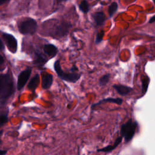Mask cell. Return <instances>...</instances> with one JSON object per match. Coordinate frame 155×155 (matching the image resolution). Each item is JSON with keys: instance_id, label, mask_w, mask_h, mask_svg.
<instances>
[{"instance_id": "obj_1", "label": "cell", "mask_w": 155, "mask_h": 155, "mask_svg": "<svg viewBox=\"0 0 155 155\" xmlns=\"http://www.w3.org/2000/svg\"><path fill=\"white\" fill-rule=\"evenodd\" d=\"M15 91L14 82L8 74L0 75V101L8 99Z\"/></svg>"}, {"instance_id": "obj_2", "label": "cell", "mask_w": 155, "mask_h": 155, "mask_svg": "<svg viewBox=\"0 0 155 155\" xmlns=\"http://www.w3.org/2000/svg\"><path fill=\"white\" fill-rule=\"evenodd\" d=\"M138 124L137 121H133L131 118L123 124L120 127V136L124 139L125 143L130 142L135 135Z\"/></svg>"}, {"instance_id": "obj_3", "label": "cell", "mask_w": 155, "mask_h": 155, "mask_svg": "<svg viewBox=\"0 0 155 155\" xmlns=\"http://www.w3.org/2000/svg\"><path fill=\"white\" fill-rule=\"evenodd\" d=\"M54 70L58 76L62 81H66L67 82L76 83L81 78V75L79 73L75 72H65L62 69L60 61L56 60L53 65Z\"/></svg>"}, {"instance_id": "obj_4", "label": "cell", "mask_w": 155, "mask_h": 155, "mask_svg": "<svg viewBox=\"0 0 155 155\" xmlns=\"http://www.w3.org/2000/svg\"><path fill=\"white\" fill-rule=\"evenodd\" d=\"M37 22L33 18H27L19 25V31L24 35L33 34L37 30Z\"/></svg>"}, {"instance_id": "obj_5", "label": "cell", "mask_w": 155, "mask_h": 155, "mask_svg": "<svg viewBox=\"0 0 155 155\" xmlns=\"http://www.w3.org/2000/svg\"><path fill=\"white\" fill-rule=\"evenodd\" d=\"M31 73V68L30 67L27 68L25 70L21 71L18 77L17 81V89L21 90L25 85L27 84L28 80Z\"/></svg>"}, {"instance_id": "obj_6", "label": "cell", "mask_w": 155, "mask_h": 155, "mask_svg": "<svg viewBox=\"0 0 155 155\" xmlns=\"http://www.w3.org/2000/svg\"><path fill=\"white\" fill-rule=\"evenodd\" d=\"M3 38L7 44L8 50L12 53H15L18 48V42L16 38L13 35L8 33L3 34Z\"/></svg>"}, {"instance_id": "obj_7", "label": "cell", "mask_w": 155, "mask_h": 155, "mask_svg": "<svg viewBox=\"0 0 155 155\" xmlns=\"http://www.w3.org/2000/svg\"><path fill=\"white\" fill-rule=\"evenodd\" d=\"M71 27V25L68 22H63L58 25L54 28V31L53 33L52 36L56 38H59L65 35L69 28Z\"/></svg>"}, {"instance_id": "obj_8", "label": "cell", "mask_w": 155, "mask_h": 155, "mask_svg": "<svg viewBox=\"0 0 155 155\" xmlns=\"http://www.w3.org/2000/svg\"><path fill=\"white\" fill-rule=\"evenodd\" d=\"M105 103H113L117 104L118 105H121L123 103V99L120 97H107L102 99L97 103H94L91 105V110H94V108L99 105H101Z\"/></svg>"}, {"instance_id": "obj_9", "label": "cell", "mask_w": 155, "mask_h": 155, "mask_svg": "<svg viewBox=\"0 0 155 155\" xmlns=\"http://www.w3.org/2000/svg\"><path fill=\"white\" fill-rule=\"evenodd\" d=\"M42 88L44 90L50 88L53 82V76L51 74L44 72L42 73Z\"/></svg>"}, {"instance_id": "obj_10", "label": "cell", "mask_w": 155, "mask_h": 155, "mask_svg": "<svg viewBox=\"0 0 155 155\" xmlns=\"http://www.w3.org/2000/svg\"><path fill=\"white\" fill-rule=\"evenodd\" d=\"M113 87L116 91L122 96H125L133 91V88L123 84H114Z\"/></svg>"}, {"instance_id": "obj_11", "label": "cell", "mask_w": 155, "mask_h": 155, "mask_svg": "<svg viewBox=\"0 0 155 155\" xmlns=\"http://www.w3.org/2000/svg\"><path fill=\"white\" fill-rule=\"evenodd\" d=\"M122 139H123V137L121 136H120L116 138V139L115 140V141L113 145H109L104 147L102 148L98 149V150H97V152H103V153H110V152L113 151L114 150H115L121 143Z\"/></svg>"}, {"instance_id": "obj_12", "label": "cell", "mask_w": 155, "mask_h": 155, "mask_svg": "<svg viewBox=\"0 0 155 155\" xmlns=\"http://www.w3.org/2000/svg\"><path fill=\"white\" fill-rule=\"evenodd\" d=\"M58 48L53 44H48L44 45V52L50 58H54L58 53Z\"/></svg>"}, {"instance_id": "obj_13", "label": "cell", "mask_w": 155, "mask_h": 155, "mask_svg": "<svg viewBox=\"0 0 155 155\" xmlns=\"http://www.w3.org/2000/svg\"><path fill=\"white\" fill-rule=\"evenodd\" d=\"M40 82V78H39V74H36L29 81L28 85H27V88L32 91L33 92H35L36 89L38 88L39 84Z\"/></svg>"}, {"instance_id": "obj_14", "label": "cell", "mask_w": 155, "mask_h": 155, "mask_svg": "<svg viewBox=\"0 0 155 155\" xmlns=\"http://www.w3.org/2000/svg\"><path fill=\"white\" fill-rule=\"evenodd\" d=\"M92 17L95 24L97 26H100L102 25L105 21V15L102 12L94 13Z\"/></svg>"}, {"instance_id": "obj_15", "label": "cell", "mask_w": 155, "mask_h": 155, "mask_svg": "<svg viewBox=\"0 0 155 155\" xmlns=\"http://www.w3.org/2000/svg\"><path fill=\"white\" fill-rule=\"evenodd\" d=\"M150 82V79L147 76H142L141 78V96H144L147 92L149 84Z\"/></svg>"}, {"instance_id": "obj_16", "label": "cell", "mask_w": 155, "mask_h": 155, "mask_svg": "<svg viewBox=\"0 0 155 155\" xmlns=\"http://www.w3.org/2000/svg\"><path fill=\"white\" fill-rule=\"evenodd\" d=\"M47 62V59L41 53L36 52L34 59V64L38 66H43Z\"/></svg>"}, {"instance_id": "obj_17", "label": "cell", "mask_w": 155, "mask_h": 155, "mask_svg": "<svg viewBox=\"0 0 155 155\" xmlns=\"http://www.w3.org/2000/svg\"><path fill=\"white\" fill-rule=\"evenodd\" d=\"M111 76L110 74H105L101 76L99 80V84L101 87L106 85L110 81Z\"/></svg>"}, {"instance_id": "obj_18", "label": "cell", "mask_w": 155, "mask_h": 155, "mask_svg": "<svg viewBox=\"0 0 155 155\" xmlns=\"http://www.w3.org/2000/svg\"><path fill=\"white\" fill-rule=\"evenodd\" d=\"M80 10L83 12L84 13H86L89 11L90 7L88 2L86 0H83L81 1L79 5Z\"/></svg>"}, {"instance_id": "obj_19", "label": "cell", "mask_w": 155, "mask_h": 155, "mask_svg": "<svg viewBox=\"0 0 155 155\" xmlns=\"http://www.w3.org/2000/svg\"><path fill=\"white\" fill-rule=\"evenodd\" d=\"M118 8V5L116 2H113L108 7V13L110 17H111L117 11Z\"/></svg>"}, {"instance_id": "obj_20", "label": "cell", "mask_w": 155, "mask_h": 155, "mask_svg": "<svg viewBox=\"0 0 155 155\" xmlns=\"http://www.w3.org/2000/svg\"><path fill=\"white\" fill-rule=\"evenodd\" d=\"M104 36V30H101L99 32H98L97 35H96L95 43L97 44H99L102 41Z\"/></svg>"}, {"instance_id": "obj_21", "label": "cell", "mask_w": 155, "mask_h": 155, "mask_svg": "<svg viewBox=\"0 0 155 155\" xmlns=\"http://www.w3.org/2000/svg\"><path fill=\"white\" fill-rule=\"evenodd\" d=\"M8 120V117L7 114H1L0 115V127L4 125Z\"/></svg>"}, {"instance_id": "obj_22", "label": "cell", "mask_w": 155, "mask_h": 155, "mask_svg": "<svg viewBox=\"0 0 155 155\" xmlns=\"http://www.w3.org/2000/svg\"><path fill=\"white\" fill-rule=\"evenodd\" d=\"M78 70V67L75 65H73V67L71 68L70 69V72H75L76 71H77Z\"/></svg>"}, {"instance_id": "obj_23", "label": "cell", "mask_w": 155, "mask_h": 155, "mask_svg": "<svg viewBox=\"0 0 155 155\" xmlns=\"http://www.w3.org/2000/svg\"><path fill=\"white\" fill-rule=\"evenodd\" d=\"M154 21H155V16L154 15V16H153L150 18V21H149V23L151 24V23H153Z\"/></svg>"}, {"instance_id": "obj_24", "label": "cell", "mask_w": 155, "mask_h": 155, "mask_svg": "<svg viewBox=\"0 0 155 155\" xmlns=\"http://www.w3.org/2000/svg\"><path fill=\"white\" fill-rule=\"evenodd\" d=\"M4 46L3 42H2V41L0 39V50H4Z\"/></svg>"}, {"instance_id": "obj_25", "label": "cell", "mask_w": 155, "mask_h": 155, "mask_svg": "<svg viewBox=\"0 0 155 155\" xmlns=\"http://www.w3.org/2000/svg\"><path fill=\"white\" fill-rule=\"evenodd\" d=\"M6 153H7V151L6 150H0V155H5Z\"/></svg>"}, {"instance_id": "obj_26", "label": "cell", "mask_w": 155, "mask_h": 155, "mask_svg": "<svg viewBox=\"0 0 155 155\" xmlns=\"http://www.w3.org/2000/svg\"><path fill=\"white\" fill-rule=\"evenodd\" d=\"M4 62V58L0 54V65H2Z\"/></svg>"}, {"instance_id": "obj_27", "label": "cell", "mask_w": 155, "mask_h": 155, "mask_svg": "<svg viewBox=\"0 0 155 155\" xmlns=\"http://www.w3.org/2000/svg\"><path fill=\"white\" fill-rule=\"evenodd\" d=\"M5 1H7V0H0V5L4 3Z\"/></svg>"}, {"instance_id": "obj_28", "label": "cell", "mask_w": 155, "mask_h": 155, "mask_svg": "<svg viewBox=\"0 0 155 155\" xmlns=\"http://www.w3.org/2000/svg\"><path fill=\"white\" fill-rule=\"evenodd\" d=\"M57 1H58V2H61V1H62V0H56Z\"/></svg>"}, {"instance_id": "obj_29", "label": "cell", "mask_w": 155, "mask_h": 155, "mask_svg": "<svg viewBox=\"0 0 155 155\" xmlns=\"http://www.w3.org/2000/svg\"><path fill=\"white\" fill-rule=\"evenodd\" d=\"M153 1H154V0H153Z\"/></svg>"}]
</instances>
